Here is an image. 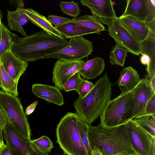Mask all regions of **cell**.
<instances>
[{
  "mask_svg": "<svg viewBox=\"0 0 155 155\" xmlns=\"http://www.w3.org/2000/svg\"><path fill=\"white\" fill-rule=\"evenodd\" d=\"M68 42L65 38H61L42 31L23 37L17 36L11 51L23 61H34L62 49Z\"/></svg>",
  "mask_w": 155,
  "mask_h": 155,
  "instance_id": "cell-1",
  "label": "cell"
},
{
  "mask_svg": "<svg viewBox=\"0 0 155 155\" xmlns=\"http://www.w3.org/2000/svg\"><path fill=\"white\" fill-rule=\"evenodd\" d=\"M113 85L106 73L94 84L85 97L78 98L74 103L76 113L81 121L91 125L103 112L111 100Z\"/></svg>",
  "mask_w": 155,
  "mask_h": 155,
  "instance_id": "cell-2",
  "label": "cell"
},
{
  "mask_svg": "<svg viewBox=\"0 0 155 155\" xmlns=\"http://www.w3.org/2000/svg\"><path fill=\"white\" fill-rule=\"evenodd\" d=\"M88 136L92 149L99 148L104 155H130L134 153L128 141L125 124L108 128L100 124L88 125Z\"/></svg>",
  "mask_w": 155,
  "mask_h": 155,
  "instance_id": "cell-3",
  "label": "cell"
},
{
  "mask_svg": "<svg viewBox=\"0 0 155 155\" xmlns=\"http://www.w3.org/2000/svg\"><path fill=\"white\" fill-rule=\"evenodd\" d=\"M136 109L133 90L121 93L110 100L100 117V123L111 128L125 124L135 118Z\"/></svg>",
  "mask_w": 155,
  "mask_h": 155,
  "instance_id": "cell-4",
  "label": "cell"
},
{
  "mask_svg": "<svg viewBox=\"0 0 155 155\" xmlns=\"http://www.w3.org/2000/svg\"><path fill=\"white\" fill-rule=\"evenodd\" d=\"M76 114L68 112L61 119L56 130V142L64 155H88L78 130Z\"/></svg>",
  "mask_w": 155,
  "mask_h": 155,
  "instance_id": "cell-5",
  "label": "cell"
},
{
  "mask_svg": "<svg viewBox=\"0 0 155 155\" xmlns=\"http://www.w3.org/2000/svg\"><path fill=\"white\" fill-rule=\"evenodd\" d=\"M0 107L17 131L31 140V129L20 98L0 90Z\"/></svg>",
  "mask_w": 155,
  "mask_h": 155,
  "instance_id": "cell-6",
  "label": "cell"
},
{
  "mask_svg": "<svg viewBox=\"0 0 155 155\" xmlns=\"http://www.w3.org/2000/svg\"><path fill=\"white\" fill-rule=\"evenodd\" d=\"M128 141L138 155H155V137L141 127L134 120L125 124Z\"/></svg>",
  "mask_w": 155,
  "mask_h": 155,
  "instance_id": "cell-7",
  "label": "cell"
},
{
  "mask_svg": "<svg viewBox=\"0 0 155 155\" xmlns=\"http://www.w3.org/2000/svg\"><path fill=\"white\" fill-rule=\"evenodd\" d=\"M3 138L12 155H49L41 151L31 141L23 137L8 120L2 130Z\"/></svg>",
  "mask_w": 155,
  "mask_h": 155,
  "instance_id": "cell-8",
  "label": "cell"
},
{
  "mask_svg": "<svg viewBox=\"0 0 155 155\" xmlns=\"http://www.w3.org/2000/svg\"><path fill=\"white\" fill-rule=\"evenodd\" d=\"M70 39L67 45L63 48L44 56L42 59L52 58L78 60L88 57L93 52V45L91 41L82 36Z\"/></svg>",
  "mask_w": 155,
  "mask_h": 155,
  "instance_id": "cell-9",
  "label": "cell"
},
{
  "mask_svg": "<svg viewBox=\"0 0 155 155\" xmlns=\"http://www.w3.org/2000/svg\"><path fill=\"white\" fill-rule=\"evenodd\" d=\"M109 35L116 43L127 49L128 52L138 55L140 54V43L136 40L122 25L118 17L108 28Z\"/></svg>",
  "mask_w": 155,
  "mask_h": 155,
  "instance_id": "cell-10",
  "label": "cell"
},
{
  "mask_svg": "<svg viewBox=\"0 0 155 155\" xmlns=\"http://www.w3.org/2000/svg\"><path fill=\"white\" fill-rule=\"evenodd\" d=\"M82 5L91 10L97 21L109 27L117 18L111 0H81Z\"/></svg>",
  "mask_w": 155,
  "mask_h": 155,
  "instance_id": "cell-11",
  "label": "cell"
},
{
  "mask_svg": "<svg viewBox=\"0 0 155 155\" xmlns=\"http://www.w3.org/2000/svg\"><path fill=\"white\" fill-rule=\"evenodd\" d=\"M130 16L149 22L155 18L154 0H128L124 12L121 16Z\"/></svg>",
  "mask_w": 155,
  "mask_h": 155,
  "instance_id": "cell-12",
  "label": "cell"
},
{
  "mask_svg": "<svg viewBox=\"0 0 155 155\" xmlns=\"http://www.w3.org/2000/svg\"><path fill=\"white\" fill-rule=\"evenodd\" d=\"M85 61L59 59L54 64L53 71L52 81L56 87L60 90L67 80L73 75L78 72Z\"/></svg>",
  "mask_w": 155,
  "mask_h": 155,
  "instance_id": "cell-13",
  "label": "cell"
},
{
  "mask_svg": "<svg viewBox=\"0 0 155 155\" xmlns=\"http://www.w3.org/2000/svg\"><path fill=\"white\" fill-rule=\"evenodd\" d=\"M136 114L135 118L145 115V108L149 100L155 94L149 84L142 78L133 89Z\"/></svg>",
  "mask_w": 155,
  "mask_h": 155,
  "instance_id": "cell-14",
  "label": "cell"
},
{
  "mask_svg": "<svg viewBox=\"0 0 155 155\" xmlns=\"http://www.w3.org/2000/svg\"><path fill=\"white\" fill-rule=\"evenodd\" d=\"M8 74L15 80L18 81L20 77L26 71L28 63L16 57L11 51L6 52L0 61Z\"/></svg>",
  "mask_w": 155,
  "mask_h": 155,
  "instance_id": "cell-15",
  "label": "cell"
},
{
  "mask_svg": "<svg viewBox=\"0 0 155 155\" xmlns=\"http://www.w3.org/2000/svg\"><path fill=\"white\" fill-rule=\"evenodd\" d=\"M118 18L125 28L139 42L144 40L147 36L150 29L147 22L130 16H120Z\"/></svg>",
  "mask_w": 155,
  "mask_h": 155,
  "instance_id": "cell-16",
  "label": "cell"
},
{
  "mask_svg": "<svg viewBox=\"0 0 155 155\" xmlns=\"http://www.w3.org/2000/svg\"><path fill=\"white\" fill-rule=\"evenodd\" d=\"M33 94L48 103H52L61 106L64 104L63 96L60 90L55 86L41 84H35L32 86Z\"/></svg>",
  "mask_w": 155,
  "mask_h": 155,
  "instance_id": "cell-17",
  "label": "cell"
},
{
  "mask_svg": "<svg viewBox=\"0 0 155 155\" xmlns=\"http://www.w3.org/2000/svg\"><path fill=\"white\" fill-rule=\"evenodd\" d=\"M140 54L147 55L150 59L146 68L147 74L151 78H155V31L149 29L147 36L140 42Z\"/></svg>",
  "mask_w": 155,
  "mask_h": 155,
  "instance_id": "cell-18",
  "label": "cell"
},
{
  "mask_svg": "<svg viewBox=\"0 0 155 155\" xmlns=\"http://www.w3.org/2000/svg\"><path fill=\"white\" fill-rule=\"evenodd\" d=\"M141 79L137 71L129 66L125 68L120 71L117 84L121 93H124L133 90Z\"/></svg>",
  "mask_w": 155,
  "mask_h": 155,
  "instance_id": "cell-19",
  "label": "cell"
},
{
  "mask_svg": "<svg viewBox=\"0 0 155 155\" xmlns=\"http://www.w3.org/2000/svg\"><path fill=\"white\" fill-rule=\"evenodd\" d=\"M22 10L29 21L42 29L43 31L61 38H64L50 23L48 19L35 10L30 8H22Z\"/></svg>",
  "mask_w": 155,
  "mask_h": 155,
  "instance_id": "cell-20",
  "label": "cell"
},
{
  "mask_svg": "<svg viewBox=\"0 0 155 155\" xmlns=\"http://www.w3.org/2000/svg\"><path fill=\"white\" fill-rule=\"evenodd\" d=\"M105 68V62L104 59L96 57L85 61L78 72L83 78L93 79L101 74Z\"/></svg>",
  "mask_w": 155,
  "mask_h": 155,
  "instance_id": "cell-21",
  "label": "cell"
},
{
  "mask_svg": "<svg viewBox=\"0 0 155 155\" xmlns=\"http://www.w3.org/2000/svg\"><path fill=\"white\" fill-rule=\"evenodd\" d=\"M20 7L13 11L7 10V15L8 27L11 30L19 33L24 37L27 36L23 26L29 21Z\"/></svg>",
  "mask_w": 155,
  "mask_h": 155,
  "instance_id": "cell-22",
  "label": "cell"
},
{
  "mask_svg": "<svg viewBox=\"0 0 155 155\" xmlns=\"http://www.w3.org/2000/svg\"><path fill=\"white\" fill-rule=\"evenodd\" d=\"M55 28L66 39L95 33L100 34L101 32L80 26L71 21L61 25L54 26Z\"/></svg>",
  "mask_w": 155,
  "mask_h": 155,
  "instance_id": "cell-23",
  "label": "cell"
},
{
  "mask_svg": "<svg viewBox=\"0 0 155 155\" xmlns=\"http://www.w3.org/2000/svg\"><path fill=\"white\" fill-rule=\"evenodd\" d=\"M0 61L3 55L7 51H11L17 35L11 31L2 22L0 23Z\"/></svg>",
  "mask_w": 155,
  "mask_h": 155,
  "instance_id": "cell-24",
  "label": "cell"
},
{
  "mask_svg": "<svg viewBox=\"0 0 155 155\" xmlns=\"http://www.w3.org/2000/svg\"><path fill=\"white\" fill-rule=\"evenodd\" d=\"M0 79L2 91L8 94L18 96V81L13 79L5 71L3 63L0 61Z\"/></svg>",
  "mask_w": 155,
  "mask_h": 155,
  "instance_id": "cell-25",
  "label": "cell"
},
{
  "mask_svg": "<svg viewBox=\"0 0 155 155\" xmlns=\"http://www.w3.org/2000/svg\"><path fill=\"white\" fill-rule=\"evenodd\" d=\"M71 21L77 25L101 32L107 30L104 26L92 15H86L71 19Z\"/></svg>",
  "mask_w": 155,
  "mask_h": 155,
  "instance_id": "cell-26",
  "label": "cell"
},
{
  "mask_svg": "<svg viewBox=\"0 0 155 155\" xmlns=\"http://www.w3.org/2000/svg\"><path fill=\"white\" fill-rule=\"evenodd\" d=\"M128 52L127 49L116 43L110 53V62L111 64L123 67Z\"/></svg>",
  "mask_w": 155,
  "mask_h": 155,
  "instance_id": "cell-27",
  "label": "cell"
},
{
  "mask_svg": "<svg viewBox=\"0 0 155 155\" xmlns=\"http://www.w3.org/2000/svg\"><path fill=\"white\" fill-rule=\"evenodd\" d=\"M133 120L143 129L155 137V118L145 115Z\"/></svg>",
  "mask_w": 155,
  "mask_h": 155,
  "instance_id": "cell-28",
  "label": "cell"
},
{
  "mask_svg": "<svg viewBox=\"0 0 155 155\" xmlns=\"http://www.w3.org/2000/svg\"><path fill=\"white\" fill-rule=\"evenodd\" d=\"M59 6L61 12L73 18L78 17L81 11L77 3L74 1L70 2L61 1Z\"/></svg>",
  "mask_w": 155,
  "mask_h": 155,
  "instance_id": "cell-29",
  "label": "cell"
},
{
  "mask_svg": "<svg viewBox=\"0 0 155 155\" xmlns=\"http://www.w3.org/2000/svg\"><path fill=\"white\" fill-rule=\"evenodd\" d=\"M78 130L83 144L88 155H91L92 148L90 145L88 136V125L78 119Z\"/></svg>",
  "mask_w": 155,
  "mask_h": 155,
  "instance_id": "cell-30",
  "label": "cell"
},
{
  "mask_svg": "<svg viewBox=\"0 0 155 155\" xmlns=\"http://www.w3.org/2000/svg\"><path fill=\"white\" fill-rule=\"evenodd\" d=\"M31 141L42 152L48 153L54 147L53 143L50 139L46 135L35 140H31Z\"/></svg>",
  "mask_w": 155,
  "mask_h": 155,
  "instance_id": "cell-31",
  "label": "cell"
},
{
  "mask_svg": "<svg viewBox=\"0 0 155 155\" xmlns=\"http://www.w3.org/2000/svg\"><path fill=\"white\" fill-rule=\"evenodd\" d=\"M83 79L78 72L76 73L67 80L64 85L63 90L65 92L76 91Z\"/></svg>",
  "mask_w": 155,
  "mask_h": 155,
  "instance_id": "cell-32",
  "label": "cell"
},
{
  "mask_svg": "<svg viewBox=\"0 0 155 155\" xmlns=\"http://www.w3.org/2000/svg\"><path fill=\"white\" fill-rule=\"evenodd\" d=\"M94 85L92 82L83 79L76 91L79 94V97L82 98L85 97L91 90Z\"/></svg>",
  "mask_w": 155,
  "mask_h": 155,
  "instance_id": "cell-33",
  "label": "cell"
},
{
  "mask_svg": "<svg viewBox=\"0 0 155 155\" xmlns=\"http://www.w3.org/2000/svg\"><path fill=\"white\" fill-rule=\"evenodd\" d=\"M48 19L52 25L57 26L70 21L71 19L57 15H51L48 16Z\"/></svg>",
  "mask_w": 155,
  "mask_h": 155,
  "instance_id": "cell-34",
  "label": "cell"
},
{
  "mask_svg": "<svg viewBox=\"0 0 155 155\" xmlns=\"http://www.w3.org/2000/svg\"><path fill=\"white\" fill-rule=\"evenodd\" d=\"M145 115L155 118V94L149 100L145 108Z\"/></svg>",
  "mask_w": 155,
  "mask_h": 155,
  "instance_id": "cell-35",
  "label": "cell"
},
{
  "mask_svg": "<svg viewBox=\"0 0 155 155\" xmlns=\"http://www.w3.org/2000/svg\"><path fill=\"white\" fill-rule=\"evenodd\" d=\"M8 123V120L4 112L0 107V128L3 130Z\"/></svg>",
  "mask_w": 155,
  "mask_h": 155,
  "instance_id": "cell-36",
  "label": "cell"
},
{
  "mask_svg": "<svg viewBox=\"0 0 155 155\" xmlns=\"http://www.w3.org/2000/svg\"><path fill=\"white\" fill-rule=\"evenodd\" d=\"M38 104V101L36 100L28 106L26 108L25 112L26 115H29L32 113Z\"/></svg>",
  "mask_w": 155,
  "mask_h": 155,
  "instance_id": "cell-37",
  "label": "cell"
},
{
  "mask_svg": "<svg viewBox=\"0 0 155 155\" xmlns=\"http://www.w3.org/2000/svg\"><path fill=\"white\" fill-rule=\"evenodd\" d=\"M0 155H12L7 146L5 144L0 148Z\"/></svg>",
  "mask_w": 155,
  "mask_h": 155,
  "instance_id": "cell-38",
  "label": "cell"
},
{
  "mask_svg": "<svg viewBox=\"0 0 155 155\" xmlns=\"http://www.w3.org/2000/svg\"><path fill=\"white\" fill-rule=\"evenodd\" d=\"M150 61V58L146 54H142L140 58V61L143 65H147L149 64Z\"/></svg>",
  "mask_w": 155,
  "mask_h": 155,
  "instance_id": "cell-39",
  "label": "cell"
},
{
  "mask_svg": "<svg viewBox=\"0 0 155 155\" xmlns=\"http://www.w3.org/2000/svg\"><path fill=\"white\" fill-rule=\"evenodd\" d=\"M91 155H104L98 147H94L92 149Z\"/></svg>",
  "mask_w": 155,
  "mask_h": 155,
  "instance_id": "cell-40",
  "label": "cell"
},
{
  "mask_svg": "<svg viewBox=\"0 0 155 155\" xmlns=\"http://www.w3.org/2000/svg\"><path fill=\"white\" fill-rule=\"evenodd\" d=\"M3 137L0 136V148H1L5 145L3 141Z\"/></svg>",
  "mask_w": 155,
  "mask_h": 155,
  "instance_id": "cell-41",
  "label": "cell"
},
{
  "mask_svg": "<svg viewBox=\"0 0 155 155\" xmlns=\"http://www.w3.org/2000/svg\"><path fill=\"white\" fill-rule=\"evenodd\" d=\"M2 17V12L0 10V38H1V28H0V23L1 22V18Z\"/></svg>",
  "mask_w": 155,
  "mask_h": 155,
  "instance_id": "cell-42",
  "label": "cell"
},
{
  "mask_svg": "<svg viewBox=\"0 0 155 155\" xmlns=\"http://www.w3.org/2000/svg\"><path fill=\"white\" fill-rule=\"evenodd\" d=\"M0 136L2 137H3V135L2 130L0 128Z\"/></svg>",
  "mask_w": 155,
  "mask_h": 155,
  "instance_id": "cell-43",
  "label": "cell"
},
{
  "mask_svg": "<svg viewBox=\"0 0 155 155\" xmlns=\"http://www.w3.org/2000/svg\"><path fill=\"white\" fill-rule=\"evenodd\" d=\"M114 155H138L135 153H134L132 154H130V155H124V154H115Z\"/></svg>",
  "mask_w": 155,
  "mask_h": 155,
  "instance_id": "cell-44",
  "label": "cell"
},
{
  "mask_svg": "<svg viewBox=\"0 0 155 155\" xmlns=\"http://www.w3.org/2000/svg\"><path fill=\"white\" fill-rule=\"evenodd\" d=\"M1 81H0V88H1Z\"/></svg>",
  "mask_w": 155,
  "mask_h": 155,
  "instance_id": "cell-45",
  "label": "cell"
},
{
  "mask_svg": "<svg viewBox=\"0 0 155 155\" xmlns=\"http://www.w3.org/2000/svg\"></svg>",
  "mask_w": 155,
  "mask_h": 155,
  "instance_id": "cell-46",
  "label": "cell"
}]
</instances>
